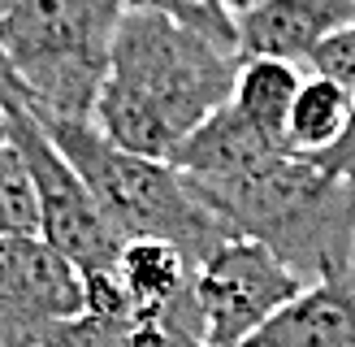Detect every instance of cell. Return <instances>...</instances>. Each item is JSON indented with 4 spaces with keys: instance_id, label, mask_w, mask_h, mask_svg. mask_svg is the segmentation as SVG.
<instances>
[{
    "instance_id": "12",
    "label": "cell",
    "mask_w": 355,
    "mask_h": 347,
    "mask_svg": "<svg viewBox=\"0 0 355 347\" xmlns=\"http://www.w3.org/2000/svg\"><path fill=\"white\" fill-rule=\"evenodd\" d=\"M347 126H351V83L312 69L295 92L291 117H286V144L295 152L321 156L347 135Z\"/></svg>"
},
{
    "instance_id": "8",
    "label": "cell",
    "mask_w": 355,
    "mask_h": 347,
    "mask_svg": "<svg viewBox=\"0 0 355 347\" xmlns=\"http://www.w3.org/2000/svg\"><path fill=\"white\" fill-rule=\"evenodd\" d=\"M351 22L355 0H269L234 22L239 57H277L291 65H308Z\"/></svg>"
},
{
    "instance_id": "20",
    "label": "cell",
    "mask_w": 355,
    "mask_h": 347,
    "mask_svg": "<svg viewBox=\"0 0 355 347\" xmlns=\"http://www.w3.org/2000/svg\"><path fill=\"white\" fill-rule=\"evenodd\" d=\"M343 174H347V183H351V187H355V156H351V161H347V165H343Z\"/></svg>"
},
{
    "instance_id": "1",
    "label": "cell",
    "mask_w": 355,
    "mask_h": 347,
    "mask_svg": "<svg viewBox=\"0 0 355 347\" xmlns=\"http://www.w3.org/2000/svg\"><path fill=\"white\" fill-rule=\"evenodd\" d=\"M239 52L165 13L126 9L96 100V130L117 148L169 161L178 144L234 92Z\"/></svg>"
},
{
    "instance_id": "15",
    "label": "cell",
    "mask_w": 355,
    "mask_h": 347,
    "mask_svg": "<svg viewBox=\"0 0 355 347\" xmlns=\"http://www.w3.org/2000/svg\"><path fill=\"white\" fill-rule=\"evenodd\" d=\"M308 69H321V74L329 78H343V83H355V22L343 26L334 40L316 52V57L308 61Z\"/></svg>"
},
{
    "instance_id": "10",
    "label": "cell",
    "mask_w": 355,
    "mask_h": 347,
    "mask_svg": "<svg viewBox=\"0 0 355 347\" xmlns=\"http://www.w3.org/2000/svg\"><path fill=\"white\" fill-rule=\"evenodd\" d=\"M273 152H286V148L269 144V139H264L252 121L225 100L217 113H208L200 126L178 144V152L169 156V165L182 174V178L217 183V178H234V174L256 169L260 161H269Z\"/></svg>"
},
{
    "instance_id": "2",
    "label": "cell",
    "mask_w": 355,
    "mask_h": 347,
    "mask_svg": "<svg viewBox=\"0 0 355 347\" xmlns=\"http://www.w3.org/2000/svg\"><path fill=\"white\" fill-rule=\"evenodd\" d=\"M187 183L234 235L269 248L304 287L355 260V187L312 152L286 148L234 178Z\"/></svg>"
},
{
    "instance_id": "7",
    "label": "cell",
    "mask_w": 355,
    "mask_h": 347,
    "mask_svg": "<svg viewBox=\"0 0 355 347\" xmlns=\"http://www.w3.org/2000/svg\"><path fill=\"white\" fill-rule=\"evenodd\" d=\"M83 312V269L40 235H0V347H52Z\"/></svg>"
},
{
    "instance_id": "11",
    "label": "cell",
    "mask_w": 355,
    "mask_h": 347,
    "mask_svg": "<svg viewBox=\"0 0 355 347\" xmlns=\"http://www.w3.org/2000/svg\"><path fill=\"white\" fill-rule=\"evenodd\" d=\"M299 83H304V74H299V65H291V61L243 57L239 61V74H234V92H230V104H234V109L252 121L269 144L291 148L286 144V117H291V104H295Z\"/></svg>"
},
{
    "instance_id": "14",
    "label": "cell",
    "mask_w": 355,
    "mask_h": 347,
    "mask_svg": "<svg viewBox=\"0 0 355 347\" xmlns=\"http://www.w3.org/2000/svg\"><path fill=\"white\" fill-rule=\"evenodd\" d=\"M121 9H135V13H165L173 22H182L191 31L208 35L225 48L239 52V31H234V17H230L217 0H117Z\"/></svg>"
},
{
    "instance_id": "5",
    "label": "cell",
    "mask_w": 355,
    "mask_h": 347,
    "mask_svg": "<svg viewBox=\"0 0 355 347\" xmlns=\"http://www.w3.org/2000/svg\"><path fill=\"white\" fill-rule=\"evenodd\" d=\"M5 135L22 152V165L31 174L35 208H40V239L48 248H57L65 260H74L83 273L113 269L126 239L113 230V221L96 204L92 187L65 161V152L52 144L40 113L26 100L5 104Z\"/></svg>"
},
{
    "instance_id": "18",
    "label": "cell",
    "mask_w": 355,
    "mask_h": 347,
    "mask_svg": "<svg viewBox=\"0 0 355 347\" xmlns=\"http://www.w3.org/2000/svg\"><path fill=\"white\" fill-rule=\"evenodd\" d=\"M217 5L230 13V17H234V22H239V17H247V13H256L260 5H269V0H217Z\"/></svg>"
},
{
    "instance_id": "19",
    "label": "cell",
    "mask_w": 355,
    "mask_h": 347,
    "mask_svg": "<svg viewBox=\"0 0 355 347\" xmlns=\"http://www.w3.org/2000/svg\"><path fill=\"white\" fill-rule=\"evenodd\" d=\"M13 5H17V0H0V22H5V17L13 13Z\"/></svg>"
},
{
    "instance_id": "9",
    "label": "cell",
    "mask_w": 355,
    "mask_h": 347,
    "mask_svg": "<svg viewBox=\"0 0 355 347\" xmlns=\"http://www.w3.org/2000/svg\"><path fill=\"white\" fill-rule=\"evenodd\" d=\"M239 347H355V260L308 282Z\"/></svg>"
},
{
    "instance_id": "6",
    "label": "cell",
    "mask_w": 355,
    "mask_h": 347,
    "mask_svg": "<svg viewBox=\"0 0 355 347\" xmlns=\"http://www.w3.org/2000/svg\"><path fill=\"white\" fill-rule=\"evenodd\" d=\"M191 291H195V308H200V325H204V347H239L273 312L286 308L304 291V282L269 248L239 235L221 243L195 269Z\"/></svg>"
},
{
    "instance_id": "16",
    "label": "cell",
    "mask_w": 355,
    "mask_h": 347,
    "mask_svg": "<svg viewBox=\"0 0 355 347\" xmlns=\"http://www.w3.org/2000/svg\"><path fill=\"white\" fill-rule=\"evenodd\" d=\"M351 156H355V83H351V126H347V135H343L329 152H321V161H325L329 169H338V174H343V165L351 161Z\"/></svg>"
},
{
    "instance_id": "17",
    "label": "cell",
    "mask_w": 355,
    "mask_h": 347,
    "mask_svg": "<svg viewBox=\"0 0 355 347\" xmlns=\"http://www.w3.org/2000/svg\"><path fill=\"white\" fill-rule=\"evenodd\" d=\"M13 100H26V92H22V83H17V74L9 69L5 52H0V130H5V104H13Z\"/></svg>"
},
{
    "instance_id": "3",
    "label": "cell",
    "mask_w": 355,
    "mask_h": 347,
    "mask_svg": "<svg viewBox=\"0 0 355 347\" xmlns=\"http://www.w3.org/2000/svg\"><path fill=\"white\" fill-rule=\"evenodd\" d=\"M40 121L52 135V144L65 152V161L83 174L96 204L126 243L130 239L173 243L191 260V269H200L221 243L239 239L234 226L212 213L169 161L117 148L109 135L96 130V121H61V117H40Z\"/></svg>"
},
{
    "instance_id": "13",
    "label": "cell",
    "mask_w": 355,
    "mask_h": 347,
    "mask_svg": "<svg viewBox=\"0 0 355 347\" xmlns=\"http://www.w3.org/2000/svg\"><path fill=\"white\" fill-rule=\"evenodd\" d=\"M0 235H40L35 187L22 165V152L0 130Z\"/></svg>"
},
{
    "instance_id": "4",
    "label": "cell",
    "mask_w": 355,
    "mask_h": 347,
    "mask_svg": "<svg viewBox=\"0 0 355 347\" xmlns=\"http://www.w3.org/2000/svg\"><path fill=\"white\" fill-rule=\"evenodd\" d=\"M117 0H17L0 52L40 117L92 121L121 22Z\"/></svg>"
}]
</instances>
